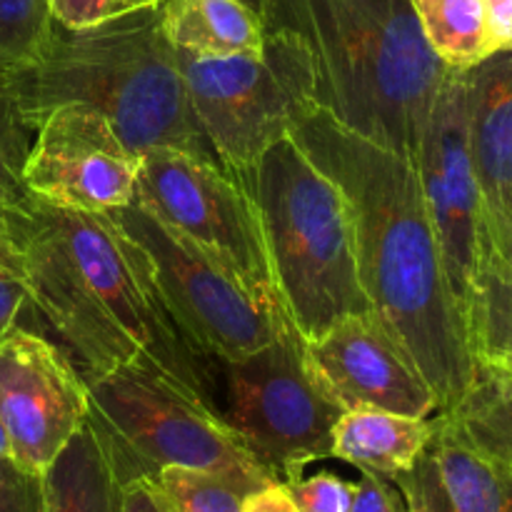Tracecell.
Instances as JSON below:
<instances>
[{
	"label": "cell",
	"instance_id": "8",
	"mask_svg": "<svg viewBox=\"0 0 512 512\" xmlns=\"http://www.w3.org/2000/svg\"><path fill=\"white\" fill-rule=\"evenodd\" d=\"M215 415L278 483H293L305 465L333 458L343 408L310 370L305 340L288 328L258 353L223 363Z\"/></svg>",
	"mask_w": 512,
	"mask_h": 512
},
{
	"label": "cell",
	"instance_id": "1",
	"mask_svg": "<svg viewBox=\"0 0 512 512\" xmlns=\"http://www.w3.org/2000/svg\"><path fill=\"white\" fill-rule=\"evenodd\" d=\"M0 215L18 255L28 310L85 380L130 360H150L218 413L223 360L185 333L145 253L108 213L53 208L35 198L25 210Z\"/></svg>",
	"mask_w": 512,
	"mask_h": 512
},
{
	"label": "cell",
	"instance_id": "4",
	"mask_svg": "<svg viewBox=\"0 0 512 512\" xmlns=\"http://www.w3.org/2000/svg\"><path fill=\"white\" fill-rule=\"evenodd\" d=\"M268 28L305 40L318 110L415 163L450 68L430 48L410 0H278Z\"/></svg>",
	"mask_w": 512,
	"mask_h": 512
},
{
	"label": "cell",
	"instance_id": "30",
	"mask_svg": "<svg viewBox=\"0 0 512 512\" xmlns=\"http://www.w3.org/2000/svg\"><path fill=\"white\" fill-rule=\"evenodd\" d=\"M163 0H50L53 15L60 25L83 28V25L103 23L133 10L155 8Z\"/></svg>",
	"mask_w": 512,
	"mask_h": 512
},
{
	"label": "cell",
	"instance_id": "28",
	"mask_svg": "<svg viewBox=\"0 0 512 512\" xmlns=\"http://www.w3.org/2000/svg\"><path fill=\"white\" fill-rule=\"evenodd\" d=\"M28 310V290L20 273L15 245L0 215V338L20 325V315Z\"/></svg>",
	"mask_w": 512,
	"mask_h": 512
},
{
	"label": "cell",
	"instance_id": "31",
	"mask_svg": "<svg viewBox=\"0 0 512 512\" xmlns=\"http://www.w3.org/2000/svg\"><path fill=\"white\" fill-rule=\"evenodd\" d=\"M348 512H405V500L393 480L375 473H363L355 483L353 503Z\"/></svg>",
	"mask_w": 512,
	"mask_h": 512
},
{
	"label": "cell",
	"instance_id": "12",
	"mask_svg": "<svg viewBox=\"0 0 512 512\" xmlns=\"http://www.w3.org/2000/svg\"><path fill=\"white\" fill-rule=\"evenodd\" d=\"M88 410V383L48 335L15 325L0 338V425L23 468L45 473Z\"/></svg>",
	"mask_w": 512,
	"mask_h": 512
},
{
	"label": "cell",
	"instance_id": "19",
	"mask_svg": "<svg viewBox=\"0 0 512 512\" xmlns=\"http://www.w3.org/2000/svg\"><path fill=\"white\" fill-rule=\"evenodd\" d=\"M463 320L475 375L512 378V268L495 255L480 265Z\"/></svg>",
	"mask_w": 512,
	"mask_h": 512
},
{
	"label": "cell",
	"instance_id": "21",
	"mask_svg": "<svg viewBox=\"0 0 512 512\" xmlns=\"http://www.w3.org/2000/svg\"><path fill=\"white\" fill-rule=\"evenodd\" d=\"M430 48L448 68L468 70L493 55L485 0H410Z\"/></svg>",
	"mask_w": 512,
	"mask_h": 512
},
{
	"label": "cell",
	"instance_id": "23",
	"mask_svg": "<svg viewBox=\"0 0 512 512\" xmlns=\"http://www.w3.org/2000/svg\"><path fill=\"white\" fill-rule=\"evenodd\" d=\"M38 123L25 115L8 68L0 65V213H18L33 203L25 185V165Z\"/></svg>",
	"mask_w": 512,
	"mask_h": 512
},
{
	"label": "cell",
	"instance_id": "17",
	"mask_svg": "<svg viewBox=\"0 0 512 512\" xmlns=\"http://www.w3.org/2000/svg\"><path fill=\"white\" fill-rule=\"evenodd\" d=\"M160 25L175 50L198 58L258 53L265 23L238 0H163Z\"/></svg>",
	"mask_w": 512,
	"mask_h": 512
},
{
	"label": "cell",
	"instance_id": "11",
	"mask_svg": "<svg viewBox=\"0 0 512 512\" xmlns=\"http://www.w3.org/2000/svg\"><path fill=\"white\" fill-rule=\"evenodd\" d=\"M415 170L438 235L450 290L460 313H465L488 255L483 200L468 143V70L450 68L445 75L415 155Z\"/></svg>",
	"mask_w": 512,
	"mask_h": 512
},
{
	"label": "cell",
	"instance_id": "3",
	"mask_svg": "<svg viewBox=\"0 0 512 512\" xmlns=\"http://www.w3.org/2000/svg\"><path fill=\"white\" fill-rule=\"evenodd\" d=\"M25 115L65 105L105 115L133 153L178 148L220 165L188 100L178 55L160 25V5L83 28L55 20L43 48L8 68Z\"/></svg>",
	"mask_w": 512,
	"mask_h": 512
},
{
	"label": "cell",
	"instance_id": "6",
	"mask_svg": "<svg viewBox=\"0 0 512 512\" xmlns=\"http://www.w3.org/2000/svg\"><path fill=\"white\" fill-rule=\"evenodd\" d=\"M88 383V423L120 483L163 468H195L235 480L250 493L278 483L250 450L150 360H130Z\"/></svg>",
	"mask_w": 512,
	"mask_h": 512
},
{
	"label": "cell",
	"instance_id": "35",
	"mask_svg": "<svg viewBox=\"0 0 512 512\" xmlns=\"http://www.w3.org/2000/svg\"><path fill=\"white\" fill-rule=\"evenodd\" d=\"M238 3L248 5V8L253 10L260 20H263L265 30H268V23H270V18H273V10H275V5H278V0H238Z\"/></svg>",
	"mask_w": 512,
	"mask_h": 512
},
{
	"label": "cell",
	"instance_id": "13",
	"mask_svg": "<svg viewBox=\"0 0 512 512\" xmlns=\"http://www.w3.org/2000/svg\"><path fill=\"white\" fill-rule=\"evenodd\" d=\"M140 155L95 110L65 105L45 115L25 165V185L40 203L78 213H108L133 203Z\"/></svg>",
	"mask_w": 512,
	"mask_h": 512
},
{
	"label": "cell",
	"instance_id": "7",
	"mask_svg": "<svg viewBox=\"0 0 512 512\" xmlns=\"http://www.w3.org/2000/svg\"><path fill=\"white\" fill-rule=\"evenodd\" d=\"M190 108L228 173L260 155L318 110L313 55L298 33L268 28L258 53L198 58L175 50Z\"/></svg>",
	"mask_w": 512,
	"mask_h": 512
},
{
	"label": "cell",
	"instance_id": "16",
	"mask_svg": "<svg viewBox=\"0 0 512 512\" xmlns=\"http://www.w3.org/2000/svg\"><path fill=\"white\" fill-rule=\"evenodd\" d=\"M435 430L438 415L415 418L380 408L343 410L333 428V458L355 465L360 473L393 480L418 463Z\"/></svg>",
	"mask_w": 512,
	"mask_h": 512
},
{
	"label": "cell",
	"instance_id": "25",
	"mask_svg": "<svg viewBox=\"0 0 512 512\" xmlns=\"http://www.w3.org/2000/svg\"><path fill=\"white\" fill-rule=\"evenodd\" d=\"M53 25L50 0H0V65L13 68L33 58Z\"/></svg>",
	"mask_w": 512,
	"mask_h": 512
},
{
	"label": "cell",
	"instance_id": "14",
	"mask_svg": "<svg viewBox=\"0 0 512 512\" xmlns=\"http://www.w3.org/2000/svg\"><path fill=\"white\" fill-rule=\"evenodd\" d=\"M305 360L343 410L440 415L438 398L418 363L375 310L348 315L315 340H305Z\"/></svg>",
	"mask_w": 512,
	"mask_h": 512
},
{
	"label": "cell",
	"instance_id": "5",
	"mask_svg": "<svg viewBox=\"0 0 512 512\" xmlns=\"http://www.w3.org/2000/svg\"><path fill=\"white\" fill-rule=\"evenodd\" d=\"M258 208L275 290L303 340L368 313L348 203L338 185L290 138L235 173Z\"/></svg>",
	"mask_w": 512,
	"mask_h": 512
},
{
	"label": "cell",
	"instance_id": "18",
	"mask_svg": "<svg viewBox=\"0 0 512 512\" xmlns=\"http://www.w3.org/2000/svg\"><path fill=\"white\" fill-rule=\"evenodd\" d=\"M45 512H120L123 483L93 425H80L43 473Z\"/></svg>",
	"mask_w": 512,
	"mask_h": 512
},
{
	"label": "cell",
	"instance_id": "37",
	"mask_svg": "<svg viewBox=\"0 0 512 512\" xmlns=\"http://www.w3.org/2000/svg\"><path fill=\"white\" fill-rule=\"evenodd\" d=\"M475 378H478V375H475ZM480 378H488V375H480ZM488 380H493V383L500 385V388L512 390V378H488Z\"/></svg>",
	"mask_w": 512,
	"mask_h": 512
},
{
	"label": "cell",
	"instance_id": "22",
	"mask_svg": "<svg viewBox=\"0 0 512 512\" xmlns=\"http://www.w3.org/2000/svg\"><path fill=\"white\" fill-rule=\"evenodd\" d=\"M473 450L512 468V390L488 378H475L450 413H440Z\"/></svg>",
	"mask_w": 512,
	"mask_h": 512
},
{
	"label": "cell",
	"instance_id": "20",
	"mask_svg": "<svg viewBox=\"0 0 512 512\" xmlns=\"http://www.w3.org/2000/svg\"><path fill=\"white\" fill-rule=\"evenodd\" d=\"M428 450L453 512H512V468L470 448L443 415Z\"/></svg>",
	"mask_w": 512,
	"mask_h": 512
},
{
	"label": "cell",
	"instance_id": "24",
	"mask_svg": "<svg viewBox=\"0 0 512 512\" xmlns=\"http://www.w3.org/2000/svg\"><path fill=\"white\" fill-rule=\"evenodd\" d=\"M170 512H243L250 490L218 473L163 468L148 478Z\"/></svg>",
	"mask_w": 512,
	"mask_h": 512
},
{
	"label": "cell",
	"instance_id": "9",
	"mask_svg": "<svg viewBox=\"0 0 512 512\" xmlns=\"http://www.w3.org/2000/svg\"><path fill=\"white\" fill-rule=\"evenodd\" d=\"M108 215L145 253L155 283L185 333L218 360L248 358L295 328L283 305L250 290L228 265L145 205L133 200Z\"/></svg>",
	"mask_w": 512,
	"mask_h": 512
},
{
	"label": "cell",
	"instance_id": "15",
	"mask_svg": "<svg viewBox=\"0 0 512 512\" xmlns=\"http://www.w3.org/2000/svg\"><path fill=\"white\" fill-rule=\"evenodd\" d=\"M468 143L488 255L512 268V48L468 68Z\"/></svg>",
	"mask_w": 512,
	"mask_h": 512
},
{
	"label": "cell",
	"instance_id": "27",
	"mask_svg": "<svg viewBox=\"0 0 512 512\" xmlns=\"http://www.w3.org/2000/svg\"><path fill=\"white\" fill-rule=\"evenodd\" d=\"M283 485L298 512H348L353 503L355 483H348L335 473H318Z\"/></svg>",
	"mask_w": 512,
	"mask_h": 512
},
{
	"label": "cell",
	"instance_id": "2",
	"mask_svg": "<svg viewBox=\"0 0 512 512\" xmlns=\"http://www.w3.org/2000/svg\"><path fill=\"white\" fill-rule=\"evenodd\" d=\"M293 140L348 203L370 308L408 348L440 413H450L473 385L475 363L415 163L360 138L323 110H313Z\"/></svg>",
	"mask_w": 512,
	"mask_h": 512
},
{
	"label": "cell",
	"instance_id": "10",
	"mask_svg": "<svg viewBox=\"0 0 512 512\" xmlns=\"http://www.w3.org/2000/svg\"><path fill=\"white\" fill-rule=\"evenodd\" d=\"M135 203L228 265L250 290L280 303L263 225L248 190L208 158L178 148L140 155Z\"/></svg>",
	"mask_w": 512,
	"mask_h": 512
},
{
	"label": "cell",
	"instance_id": "36",
	"mask_svg": "<svg viewBox=\"0 0 512 512\" xmlns=\"http://www.w3.org/2000/svg\"><path fill=\"white\" fill-rule=\"evenodd\" d=\"M10 455V445H8V438H5V430L3 425H0V458H8ZM13 458V455H10Z\"/></svg>",
	"mask_w": 512,
	"mask_h": 512
},
{
	"label": "cell",
	"instance_id": "32",
	"mask_svg": "<svg viewBox=\"0 0 512 512\" xmlns=\"http://www.w3.org/2000/svg\"><path fill=\"white\" fill-rule=\"evenodd\" d=\"M120 512H170L158 490L153 488L148 478L130 480L123 485V500Z\"/></svg>",
	"mask_w": 512,
	"mask_h": 512
},
{
	"label": "cell",
	"instance_id": "26",
	"mask_svg": "<svg viewBox=\"0 0 512 512\" xmlns=\"http://www.w3.org/2000/svg\"><path fill=\"white\" fill-rule=\"evenodd\" d=\"M393 483L403 495L405 512H453L430 450L420 455L408 473L393 478Z\"/></svg>",
	"mask_w": 512,
	"mask_h": 512
},
{
	"label": "cell",
	"instance_id": "33",
	"mask_svg": "<svg viewBox=\"0 0 512 512\" xmlns=\"http://www.w3.org/2000/svg\"><path fill=\"white\" fill-rule=\"evenodd\" d=\"M493 53L512 48V0H485Z\"/></svg>",
	"mask_w": 512,
	"mask_h": 512
},
{
	"label": "cell",
	"instance_id": "29",
	"mask_svg": "<svg viewBox=\"0 0 512 512\" xmlns=\"http://www.w3.org/2000/svg\"><path fill=\"white\" fill-rule=\"evenodd\" d=\"M0 512H45L43 473L0 458Z\"/></svg>",
	"mask_w": 512,
	"mask_h": 512
},
{
	"label": "cell",
	"instance_id": "34",
	"mask_svg": "<svg viewBox=\"0 0 512 512\" xmlns=\"http://www.w3.org/2000/svg\"><path fill=\"white\" fill-rule=\"evenodd\" d=\"M243 512H298V508L283 483H270L248 495Z\"/></svg>",
	"mask_w": 512,
	"mask_h": 512
}]
</instances>
